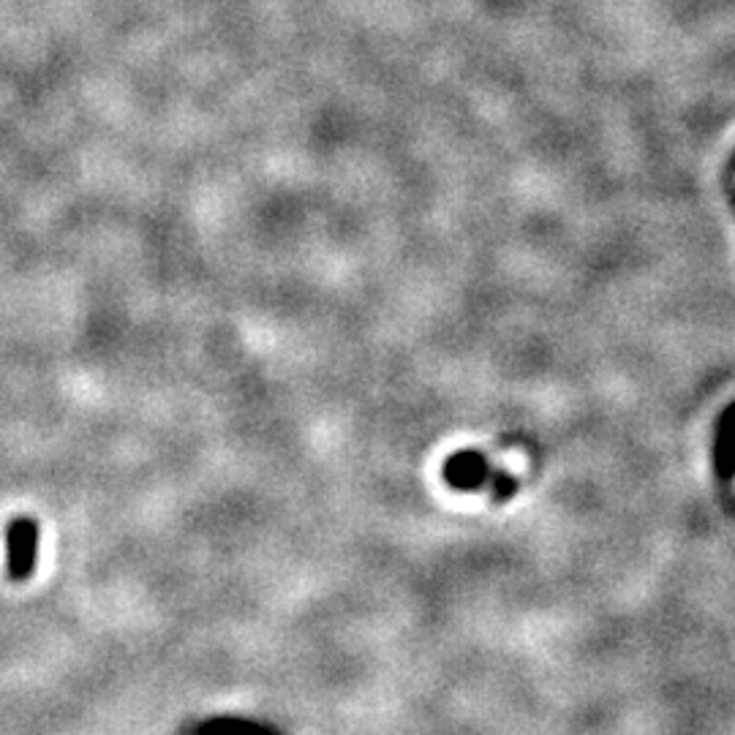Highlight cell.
<instances>
[{"mask_svg": "<svg viewBox=\"0 0 735 735\" xmlns=\"http://www.w3.org/2000/svg\"><path fill=\"white\" fill-rule=\"evenodd\" d=\"M6 545H9L11 578H30V572L36 569V556H39V526L30 518H17L14 523H9Z\"/></svg>", "mask_w": 735, "mask_h": 735, "instance_id": "6da1fadb", "label": "cell"}]
</instances>
